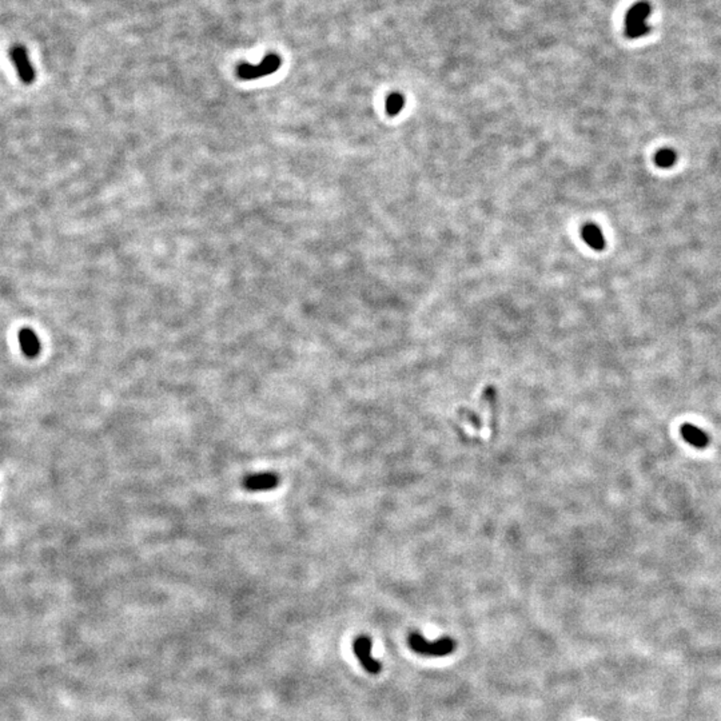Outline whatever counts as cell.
<instances>
[{
	"mask_svg": "<svg viewBox=\"0 0 721 721\" xmlns=\"http://www.w3.org/2000/svg\"><path fill=\"white\" fill-rule=\"evenodd\" d=\"M281 66V59L277 55H269L265 58L261 65L258 66H250V65H242L238 67V77L243 80H252L257 78L266 77L269 74H273Z\"/></svg>",
	"mask_w": 721,
	"mask_h": 721,
	"instance_id": "4",
	"label": "cell"
},
{
	"mask_svg": "<svg viewBox=\"0 0 721 721\" xmlns=\"http://www.w3.org/2000/svg\"><path fill=\"white\" fill-rule=\"evenodd\" d=\"M581 237L584 242L593 250L601 252L605 249V237L602 235L600 228L596 225H585L581 229Z\"/></svg>",
	"mask_w": 721,
	"mask_h": 721,
	"instance_id": "9",
	"label": "cell"
},
{
	"mask_svg": "<svg viewBox=\"0 0 721 721\" xmlns=\"http://www.w3.org/2000/svg\"><path fill=\"white\" fill-rule=\"evenodd\" d=\"M354 653L357 656V658L360 660L362 667L365 668V671H368L369 673L375 675V673H380L381 671V663L377 661L372 656V640L366 636H360L356 641H354Z\"/></svg>",
	"mask_w": 721,
	"mask_h": 721,
	"instance_id": "5",
	"label": "cell"
},
{
	"mask_svg": "<svg viewBox=\"0 0 721 721\" xmlns=\"http://www.w3.org/2000/svg\"><path fill=\"white\" fill-rule=\"evenodd\" d=\"M407 643L415 653L422 656H433V657L450 655L456 648V643L449 637L432 643V641H427L420 634H410Z\"/></svg>",
	"mask_w": 721,
	"mask_h": 721,
	"instance_id": "2",
	"label": "cell"
},
{
	"mask_svg": "<svg viewBox=\"0 0 721 721\" xmlns=\"http://www.w3.org/2000/svg\"><path fill=\"white\" fill-rule=\"evenodd\" d=\"M11 60L16 68V73L24 85H31L35 80V71L30 60L28 53L23 46H14L11 50Z\"/></svg>",
	"mask_w": 721,
	"mask_h": 721,
	"instance_id": "6",
	"label": "cell"
},
{
	"mask_svg": "<svg viewBox=\"0 0 721 721\" xmlns=\"http://www.w3.org/2000/svg\"><path fill=\"white\" fill-rule=\"evenodd\" d=\"M19 345L27 358H36L42 350L41 341L31 329H22L19 331Z\"/></svg>",
	"mask_w": 721,
	"mask_h": 721,
	"instance_id": "7",
	"label": "cell"
},
{
	"mask_svg": "<svg viewBox=\"0 0 721 721\" xmlns=\"http://www.w3.org/2000/svg\"><path fill=\"white\" fill-rule=\"evenodd\" d=\"M681 436L695 448H707L710 444V437L707 436V433L704 430L693 427V425H689V424L681 427Z\"/></svg>",
	"mask_w": 721,
	"mask_h": 721,
	"instance_id": "8",
	"label": "cell"
},
{
	"mask_svg": "<svg viewBox=\"0 0 721 721\" xmlns=\"http://www.w3.org/2000/svg\"><path fill=\"white\" fill-rule=\"evenodd\" d=\"M281 482V477L274 471H261L249 474L242 481V488L250 493L269 492L275 489Z\"/></svg>",
	"mask_w": 721,
	"mask_h": 721,
	"instance_id": "3",
	"label": "cell"
},
{
	"mask_svg": "<svg viewBox=\"0 0 721 721\" xmlns=\"http://www.w3.org/2000/svg\"><path fill=\"white\" fill-rule=\"evenodd\" d=\"M649 18H651V6L645 1H639L634 4L625 16V33L631 39H640L649 33Z\"/></svg>",
	"mask_w": 721,
	"mask_h": 721,
	"instance_id": "1",
	"label": "cell"
},
{
	"mask_svg": "<svg viewBox=\"0 0 721 721\" xmlns=\"http://www.w3.org/2000/svg\"><path fill=\"white\" fill-rule=\"evenodd\" d=\"M655 162L661 169H669L676 162V153L671 149H663L656 153Z\"/></svg>",
	"mask_w": 721,
	"mask_h": 721,
	"instance_id": "11",
	"label": "cell"
},
{
	"mask_svg": "<svg viewBox=\"0 0 721 721\" xmlns=\"http://www.w3.org/2000/svg\"><path fill=\"white\" fill-rule=\"evenodd\" d=\"M405 106V98L402 94L400 92H393L390 94L388 99H386V103H385V109L386 112L390 115V117H395L401 112V110L404 109Z\"/></svg>",
	"mask_w": 721,
	"mask_h": 721,
	"instance_id": "10",
	"label": "cell"
}]
</instances>
